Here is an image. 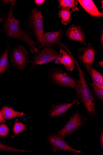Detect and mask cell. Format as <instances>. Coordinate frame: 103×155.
<instances>
[{"label":"cell","instance_id":"15","mask_svg":"<svg viewBox=\"0 0 103 155\" xmlns=\"http://www.w3.org/2000/svg\"><path fill=\"white\" fill-rule=\"evenodd\" d=\"M86 71L93 81V83L96 87L103 89V76L97 70L92 66H84Z\"/></svg>","mask_w":103,"mask_h":155},{"label":"cell","instance_id":"24","mask_svg":"<svg viewBox=\"0 0 103 155\" xmlns=\"http://www.w3.org/2000/svg\"><path fill=\"white\" fill-rule=\"evenodd\" d=\"M99 138L100 141V143L102 149H103V129L100 132V135L99 136Z\"/></svg>","mask_w":103,"mask_h":155},{"label":"cell","instance_id":"6","mask_svg":"<svg viewBox=\"0 0 103 155\" xmlns=\"http://www.w3.org/2000/svg\"><path fill=\"white\" fill-rule=\"evenodd\" d=\"M61 55V54L60 52H59L53 48H43L42 50L40 51L34 55L33 60L29 61V62L32 64L31 73L32 69L36 65H42L56 61Z\"/></svg>","mask_w":103,"mask_h":155},{"label":"cell","instance_id":"17","mask_svg":"<svg viewBox=\"0 0 103 155\" xmlns=\"http://www.w3.org/2000/svg\"><path fill=\"white\" fill-rule=\"evenodd\" d=\"M1 111L5 120H9L15 117H21L25 114L23 112L16 111L11 108L6 107H3Z\"/></svg>","mask_w":103,"mask_h":155},{"label":"cell","instance_id":"8","mask_svg":"<svg viewBox=\"0 0 103 155\" xmlns=\"http://www.w3.org/2000/svg\"><path fill=\"white\" fill-rule=\"evenodd\" d=\"M64 138L57 133L51 134L48 136V142L52 147L54 153L58 151H62L74 153H81V151L76 150L70 147Z\"/></svg>","mask_w":103,"mask_h":155},{"label":"cell","instance_id":"13","mask_svg":"<svg viewBox=\"0 0 103 155\" xmlns=\"http://www.w3.org/2000/svg\"><path fill=\"white\" fill-rule=\"evenodd\" d=\"M78 103L77 99L71 103H57L51 107L49 116L50 118H56L66 113L67 111L72 106Z\"/></svg>","mask_w":103,"mask_h":155},{"label":"cell","instance_id":"14","mask_svg":"<svg viewBox=\"0 0 103 155\" xmlns=\"http://www.w3.org/2000/svg\"><path fill=\"white\" fill-rule=\"evenodd\" d=\"M81 6L92 17L101 18L103 17V13L100 12L92 0H79L77 1Z\"/></svg>","mask_w":103,"mask_h":155},{"label":"cell","instance_id":"25","mask_svg":"<svg viewBox=\"0 0 103 155\" xmlns=\"http://www.w3.org/2000/svg\"><path fill=\"white\" fill-rule=\"evenodd\" d=\"M46 1L45 0H35L34 3L36 5L39 6L43 4Z\"/></svg>","mask_w":103,"mask_h":155},{"label":"cell","instance_id":"19","mask_svg":"<svg viewBox=\"0 0 103 155\" xmlns=\"http://www.w3.org/2000/svg\"><path fill=\"white\" fill-rule=\"evenodd\" d=\"M72 12L70 9H61L58 11V15L64 25H66L71 20Z\"/></svg>","mask_w":103,"mask_h":155},{"label":"cell","instance_id":"20","mask_svg":"<svg viewBox=\"0 0 103 155\" xmlns=\"http://www.w3.org/2000/svg\"><path fill=\"white\" fill-rule=\"evenodd\" d=\"M26 128L25 125L20 122H16L14 123L13 131L14 134L17 135L22 132Z\"/></svg>","mask_w":103,"mask_h":155},{"label":"cell","instance_id":"18","mask_svg":"<svg viewBox=\"0 0 103 155\" xmlns=\"http://www.w3.org/2000/svg\"><path fill=\"white\" fill-rule=\"evenodd\" d=\"M78 1L76 0H60L58 1L59 7L61 9L72 10L73 12L79 11Z\"/></svg>","mask_w":103,"mask_h":155},{"label":"cell","instance_id":"11","mask_svg":"<svg viewBox=\"0 0 103 155\" xmlns=\"http://www.w3.org/2000/svg\"><path fill=\"white\" fill-rule=\"evenodd\" d=\"M78 59L84 66L93 65L95 58V51L90 43L84 48L78 50Z\"/></svg>","mask_w":103,"mask_h":155},{"label":"cell","instance_id":"12","mask_svg":"<svg viewBox=\"0 0 103 155\" xmlns=\"http://www.w3.org/2000/svg\"><path fill=\"white\" fill-rule=\"evenodd\" d=\"M66 35L69 40L80 42L84 45H86L85 34L79 26L72 25L68 28Z\"/></svg>","mask_w":103,"mask_h":155},{"label":"cell","instance_id":"5","mask_svg":"<svg viewBox=\"0 0 103 155\" xmlns=\"http://www.w3.org/2000/svg\"><path fill=\"white\" fill-rule=\"evenodd\" d=\"M89 117L82 114L78 110L72 114L62 129L57 132L64 138L68 137L74 133L86 124Z\"/></svg>","mask_w":103,"mask_h":155},{"label":"cell","instance_id":"2","mask_svg":"<svg viewBox=\"0 0 103 155\" xmlns=\"http://www.w3.org/2000/svg\"><path fill=\"white\" fill-rule=\"evenodd\" d=\"M74 61L79 75L78 84L75 88L77 96L84 106L88 116L92 119L96 114L95 97L93 92L88 85L84 73L80 68L78 62L75 59Z\"/></svg>","mask_w":103,"mask_h":155},{"label":"cell","instance_id":"21","mask_svg":"<svg viewBox=\"0 0 103 155\" xmlns=\"http://www.w3.org/2000/svg\"><path fill=\"white\" fill-rule=\"evenodd\" d=\"M90 84L93 90L98 98V99L103 103V89L96 87L93 83H90Z\"/></svg>","mask_w":103,"mask_h":155},{"label":"cell","instance_id":"10","mask_svg":"<svg viewBox=\"0 0 103 155\" xmlns=\"http://www.w3.org/2000/svg\"><path fill=\"white\" fill-rule=\"evenodd\" d=\"M64 31L62 30L44 34L41 45L42 48H52L54 46L61 45Z\"/></svg>","mask_w":103,"mask_h":155},{"label":"cell","instance_id":"22","mask_svg":"<svg viewBox=\"0 0 103 155\" xmlns=\"http://www.w3.org/2000/svg\"><path fill=\"white\" fill-rule=\"evenodd\" d=\"M0 150L12 152H25L28 151L19 150L11 147L0 142Z\"/></svg>","mask_w":103,"mask_h":155},{"label":"cell","instance_id":"7","mask_svg":"<svg viewBox=\"0 0 103 155\" xmlns=\"http://www.w3.org/2000/svg\"><path fill=\"white\" fill-rule=\"evenodd\" d=\"M10 60L12 65L18 69H25L29 62V56L26 48L19 45L11 51Z\"/></svg>","mask_w":103,"mask_h":155},{"label":"cell","instance_id":"4","mask_svg":"<svg viewBox=\"0 0 103 155\" xmlns=\"http://www.w3.org/2000/svg\"><path fill=\"white\" fill-rule=\"evenodd\" d=\"M47 78L54 85L61 87L75 89L78 83V80L67 74L62 68H51Z\"/></svg>","mask_w":103,"mask_h":155},{"label":"cell","instance_id":"3","mask_svg":"<svg viewBox=\"0 0 103 155\" xmlns=\"http://www.w3.org/2000/svg\"><path fill=\"white\" fill-rule=\"evenodd\" d=\"M26 21L29 31L35 38L37 43L42 47L44 30L43 17L41 9H33L29 13Z\"/></svg>","mask_w":103,"mask_h":155},{"label":"cell","instance_id":"27","mask_svg":"<svg viewBox=\"0 0 103 155\" xmlns=\"http://www.w3.org/2000/svg\"><path fill=\"white\" fill-rule=\"evenodd\" d=\"M100 41L101 45L102 46V49L103 48V31H101L100 35L99 38Z\"/></svg>","mask_w":103,"mask_h":155},{"label":"cell","instance_id":"28","mask_svg":"<svg viewBox=\"0 0 103 155\" xmlns=\"http://www.w3.org/2000/svg\"><path fill=\"white\" fill-rule=\"evenodd\" d=\"M3 4L4 5L6 4H11L14 3H16V1H2Z\"/></svg>","mask_w":103,"mask_h":155},{"label":"cell","instance_id":"30","mask_svg":"<svg viewBox=\"0 0 103 155\" xmlns=\"http://www.w3.org/2000/svg\"></svg>","mask_w":103,"mask_h":155},{"label":"cell","instance_id":"1","mask_svg":"<svg viewBox=\"0 0 103 155\" xmlns=\"http://www.w3.org/2000/svg\"><path fill=\"white\" fill-rule=\"evenodd\" d=\"M15 3L11 4L10 10L4 21L5 29L7 37L22 41L28 46L32 54L36 53L42 48L33 39L34 36L30 31L22 28L19 25V20L14 18L12 10Z\"/></svg>","mask_w":103,"mask_h":155},{"label":"cell","instance_id":"16","mask_svg":"<svg viewBox=\"0 0 103 155\" xmlns=\"http://www.w3.org/2000/svg\"><path fill=\"white\" fill-rule=\"evenodd\" d=\"M10 46L11 44H9L0 57V77L6 71L8 68V55Z\"/></svg>","mask_w":103,"mask_h":155},{"label":"cell","instance_id":"23","mask_svg":"<svg viewBox=\"0 0 103 155\" xmlns=\"http://www.w3.org/2000/svg\"><path fill=\"white\" fill-rule=\"evenodd\" d=\"M9 132V129L5 124H0V137H4L7 135Z\"/></svg>","mask_w":103,"mask_h":155},{"label":"cell","instance_id":"9","mask_svg":"<svg viewBox=\"0 0 103 155\" xmlns=\"http://www.w3.org/2000/svg\"><path fill=\"white\" fill-rule=\"evenodd\" d=\"M68 45L62 44L59 46L61 48L60 52L61 55L56 60V63L64 65L67 71L72 72L76 68L75 64L72 54L68 48Z\"/></svg>","mask_w":103,"mask_h":155},{"label":"cell","instance_id":"26","mask_svg":"<svg viewBox=\"0 0 103 155\" xmlns=\"http://www.w3.org/2000/svg\"><path fill=\"white\" fill-rule=\"evenodd\" d=\"M6 122L4 118L1 110H0V123H5Z\"/></svg>","mask_w":103,"mask_h":155},{"label":"cell","instance_id":"29","mask_svg":"<svg viewBox=\"0 0 103 155\" xmlns=\"http://www.w3.org/2000/svg\"><path fill=\"white\" fill-rule=\"evenodd\" d=\"M97 65L98 66H101L103 68V61H100L98 62L97 63Z\"/></svg>","mask_w":103,"mask_h":155}]
</instances>
